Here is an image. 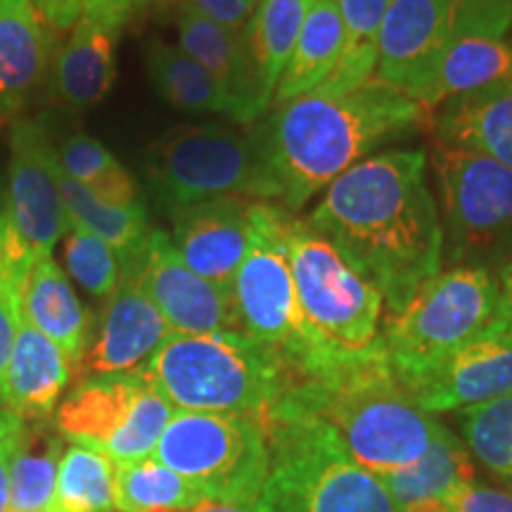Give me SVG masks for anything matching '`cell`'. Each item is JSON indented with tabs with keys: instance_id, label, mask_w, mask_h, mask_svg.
<instances>
[{
	"instance_id": "obj_1",
	"label": "cell",
	"mask_w": 512,
	"mask_h": 512,
	"mask_svg": "<svg viewBox=\"0 0 512 512\" xmlns=\"http://www.w3.org/2000/svg\"><path fill=\"white\" fill-rule=\"evenodd\" d=\"M306 223L380 290L399 316L444 264V228L425 150H387L342 174Z\"/></svg>"
},
{
	"instance_id": "obj_2",
	"label": "cell",
	"mask_w": 512,
	"mask_h": 512,
	"mask_svg": "<svg viewBox=\"0 0 512 512\" xmlns=\"http://www.w3.org/2000/svg\"><path fill=\"white\" fill-rule=\"evenodd\" d=\"M432 121L411 95L373 79L342 93L313 91L278 105L259 133L275 200L302 209L380 143Z\"/></svg>"
},
{
	"instance_id": "obj_3",
	"label": "cell",
	"mask_w": 512,
	"mask_h": 512,
	"mask_svg": "<svg viewBox=\"0 0 512 512\" xmlns=\"http://www.w3.org/2000/svg\"><path fill=\"white\" fill-rule=\"evenodd\" d=\"M278 406L330 427L349 456L377 477L418 463L446 430L396 380L382 337L373 349L339 358L323 373L294 382Z\"/></svg>"
},
{
	"instance_id": "obj_4",
	"label": "cell",
	"mask_w": 512,
	"mask_h": 512,
	"mask_svg": "<svg viewBox=\"0 0 512 512\" xmlns=\"http://www.w3.org/2000/svg\"><path fill=\"white\" fill-rule=\"evenodd\" d=\"M176 411L238 413L266 422L297 377L247 332L171 335L138 370Z\"/></svg>"
},
{
	"instance_id": "obj_5",
	"label": "cell",
	"mask_w": 512,
	"mask_h": 512,
	"mask_svg": "<svg viewBox=\"0 0 512 512\" xmlns=\"http://www.w3.org/2000/svg\"><path fill=\"white\" fill-rule=\"evenodd\" d=\"M264 425L271 472L256 503L261 512H403L320 420L275 406Z\"/></svg>"
},
{
	"instance_id": "obj_6",
	"label": "cell",
	"mask_w": 512,
	"mask_h": 512,
	"mask_svg": "<svg viewBox=\"0 0 512 512\" xmlns=\"http://www.w3.org/2000/svg\"><path fill=\"white\" fill-rule=\"evenodd\" d=\"M287 211L254 202L249 214V249L233 280V302L242 330L273 349L294 377L323 373L339 356L306 323L287 249Z\"/></svg>"
},
{
	"instance_id": "obj_7",
	"label": "cell",
	"mask_w": 512,
	"mask_h": 512,
	"mask_svg": "<svg viewBox=\"0 0 512 512\" xmlns=\"http://www.w3.org/2000/svg\"><path fill=\"white\" fill-rule=\"evenodd\" d=\"M498 316V283L482 266L441 271L399 316L389 318L382 347L389 368L415 396L453 354L486 337Z\"/></svg>"
},
{
	"instance_id": "obj_8",
	"label": "cell",
	"mask_w": 512,
	"mask_h": 512,
	"mask_svg": "<svg viewBox=\"0 0 512 512\" xmlns=\"http://www.w3.org/2000/svg\"><path fill=\"white\" fill-rule=\"evenodd\" d=\"M152 188L171 214L216 200H275L259 133L219 124L185 126L152 147Z\"/></svg>"
},
{
	"instance_id": "obj_9",
	"label": "cell",
	"mask_w": 512,
	"mask_h": 512,
	"mask_svg": "<svg viewBox=\"0 0 512 512\" xmlns=\"http://www.w3.org/2000/svg\"><path fill=\"white\" fill-rule=\"evenodd\" d=\"M152 458L171 467L209 501L259 503L271 472V444L261 420L238 413L176 411Z\"/></svg>"
},
{
	"instance_id": "obj_10",
	"label": "cell",
	"mask_w": 512,
	"mask_h": 512,
	"mask_svg": "<svg viewBox=\"0 0 512 512\" xmlns=\"http://www.w3.org/2000/svg\"><path fill=\"white\" fill-rule=\"evenodd\" d=\"M285 233L299 306L316 337L339 356L373 349L382 337L380 290L306 221L287 214Z\"/></svg>"
},
{
	"instance_id": "obj_11",
	"label": "cell",
	"mask_w": 512,
	"mask_h": 512,
	"mask_svg": "<svg viewBox=\"0 0 512 512\" xmlns=\"http://www.w3.org/2000/svg\"><path fill=\"white\" fill-rule=\"evenodd\" d=\"M176 408L140 373L86 377L55 411V427L76 446L136 463L155 453Z\"/></svg>"
},
{
	"instance_id": "obj_12",
	"label": "cell",
	"mask_w": 512,
	"mask_h": 512,
	"mask_svg": "<svg viewBox=\"0 0 512 512\" xmlns=\"http://www.w3.org/2000/svg\"><path fill=\"white\" fill-rule=\"evenodd\" d=\"M432 169L444 209L448 259L467 264L512 238V169L441 140L432 145Z\"/></svg>"
},
{
	"instance_id": "obj_13",
	"label": "cell",
	"mask_w": 512,
	"mask_h": 512,
	"mask_svg": "<svg viewBox=\"0 0 512 512\" xmlns=\"http://www.w3.org/2000/svg\"><path fill=\"white\" fill-rule=\"evenodd\" d=\"M60 159L41 126L19 121L10 136V188L3 221L31 259L53 256L67 235Z\"/></svg>"
},
{
	"instance_id": "obj_14",
	"label": "cell",
	"mask_w": 512,
	"mask_h": 512,
	"mask_svg": "<svg viewBox=\"0 0 512 512\" xmlns=\"http://www.w3.org/2000/svg\"><path fill=\"white\" fill-rule=\"evenodd\" d=\"M510 34L512 0H467L420 105L432 112L448 100L512 76Z\"/></svg>"
},
{
	"instance_id": "obj_15",
	"label": "cell",
	"mask_w": 512,
	"mask_h": 512,
	"mask_svg": "<svg viewBox=\"0 0 512 512\" xmlns=\"http://www.w3.org/2000/svg\"><path fill=\"white\" fill-rule=\"evenodd\" d=\"M136 264L145 290L176 335L245 332L233 292L192 271L162 230H152Z\"/></svg>"
},
{
	"instance_id": "obj_16",
	"label": "cell",
	"mask_w": 512,
	"mask_h": 512,
	"mask_svg": "<svg viewBox=\"0 0 512 512\" xmlns=\"http://www.w3.org/2000/svg\"><path fill=\"white\" fill-rule=\"evenodd\" d=\"M467 0H392L380 31L375 79L420 100L437 74Z\"/></svg>"
},
{
	"instance_id": "obj_17",
	"label": "cell",
	"mask_w": 512,
	"mask_h": 512,
	"mask_svg": "<svg viewBox=\"0 0 512 512\" xmlns=\"http://www.w3.org/2000/svg\"><path fill=\"white\" fill-rule=\"evenodd\" d=\"M171 335L174 330L145 290L133 259L124 264L117 290L110 294L102 313L98 335L74 370L81 380L138 373Z\"/></svg>"
},
{
	"instance_id": "obj_18",
	"label": "cell",
	"mask_w": 512,
	"mask_h": 512,
	"mask_svg": "<svg viewBox=\"0 0 512 512\" xmlns=\"http://www.w3.org/2000/svg\"><path fill=\"white\" fill-rule=\"evenodd\" d=\"M252 200H216L178 211L174 216L176 252L192 271L233 292L235 273L249 249Z\"/></svg>"
},
{
	"instance_id": "obj_19",
	"label": "cell",
	"mask_w": 512,
	"mask_h": 512,
	"mask_svg": "<svg viewBox=\"0 0 512 512\" xmlns=\"http://www.w3.org/2000/svg\"><path fill=\"white\" fill-rule=\"evenodd\" d=\"M512 394V337H479L437 370L415 401L427 413L463 411Z\"/></svg>"
},
{
	"instance_id": "obj_20",
	"label": "cell",
	"mask_w": 512,
	"mask_h": 512,
	"mask_svg": "<svg viewBox=\"0 0 512 512\" xmlns=\"http://www.w3.org/2000/svg\"><path fill=\"white\" fill-rule=\"evenodd\" d=\"M178 43L192 60L202 64L207 72L221 83L223 91L238 107L240 124H252L264 114L256 91L254 62L249 55L247 38L235 34L219 22L202 15L192 5L183 3L176 17Z\"/></svg>"
},
{
	"instance_id": "obj_21",
	"label": "cell",
	"mask_w": 512,
	"mask_h": 512,
	"mask_svg": "<svg viewBox=\"0 0 512 512\" xmlns=\"http://www.w3.org/2000/svg\"><path fill=\"white\" fill-rule=\"evenodd\" d=\"M126 17L91 10L76 22L74 34L55 64L57 91L76 110L93 107L110 93L117 74V41Z\"/></svg>"
},
{
	"instance_id": "obj_22",
	"label": "cell",
	"mask_w": 512,
	"mask_h": 512,
	"mask_svg": "<svg viewBox=\"0 0 512 512\" xmlns=\"http://www.w3.org/2000/svg\"><path fill=\"white\" fill-rule=\"evenodd\" d=\"M72 375L74 366L64 351L22 316L5 368L0 403L24 420L46 418L55 411Z\"/></svg>"
},
{
	"instance_id": "obj_23",
	"label": "cell",
	"mask_w": 512,
	"mask_h": 512,
	"mask_svg": "<svg viewBox=\"0 0 512 512\" xmlns=\"http://www.w3.org/2000/svg\"><path fill=\"white\" fill-rule=\"evenodd\" d=\"M437 140L482 152L512 169V76L437 107Z\"/></svg>"
},
{
	"instance_id": "obj_24",
	"label": "cell",
	"mask_w": 512,
	"mask_h": 512,
	"mask_svg": "<svg viewBox=\"0 0 512 512\" xmlns=\"http://www.w3.org/2000/svg\"><path fill=\"white\" fill-rule=\"evenodd\" d=\"M22 316L55 342L76 368L88 349V313L53 256H43L31 268Z\"/></svg>"
},
{
	"instance_id": "obj_25",
	"label": "cell",
	"mask_w": 512,
	"mask_h": 512,
	"mask_svg": "<svg viewBox=\"0 0 512 512\" xmlns=\"http://www.w3.org/2000/svg\"><path fill=\"white\" fill-rule=\"evenodd\" d=\"M46 60L36 0H0V117L22 105L46 72Z\"/></svg>"
},
{
	"instance_id": "obj_26",
	"label": "cell",
	"mask_w": 512,
	"mask_h": 512,
	"mask_svg": "<svg viewBox=\"0 0 512 512\" xmlns=\"http://www.w3.org/2000/svg\"><path fill=\"white\" fill-rule=\"evenodd\" d=\"M342 50L344 22L337 0H313L294 53L275 88V105H285L306 93L318 91L335 74L342 60Z\"/></svg>"
},
{
	"instance_id": "obj_27",
	"label": "cell",
	"mask_w": 512,
	"mask_h": 512,
	"mask_svg": "<svg viewBox=\"0 0 512 512\" xmlns=\"http://www.w3.org/2000/svg\"><path fill=\"white\" fill-rule=\"evenodd\" d=\"M313 0H259L247 27V48L254 62L259 105L266 112Z\"/></svg>"
},
{
	"instance_id": "obj_28",
	"label": "cell",
	"mask_w": 512,
	"mask_h": 512,
	"mask_svg": "<svg viewBox=\"0 0 512 512\" xmlns=\"http://www.w3.org/2000/svg\"><path fill=\"white\" fill-rule=\"evenodd\" d=\"M382 484L401 508L420 501H448L475 479V467L460 441L444 430L418 463L382 475Z\"/></svg>"
},
{
	"instance_id": "obj_29",
	"label": "cell",
	"mask_w": 512,
	"mask_h": 512,
	"mask_svg": "<svg viewBox=\"0 0 512 512\" xmlns=\"http://www.w3.org/2000/svg\"><path fill=\"white\" fill-rule=\"evenodd\" d=\"M147 72L157 93L176 110L188 114H228L230 119L238 121V107L233 98L185 50L155 43L147 53Z\"/></svg>"
},
{
	"instance_id": "obj_30",
	"label": "cell",
	"mask_w": 512,
	"mask_h": 512,
	"mask_svg": "<svg viewBox=\"0 0 512 512\" xmlns=\"http://www.w3.org/2000/svg\"><path fill=\"white\" fill-rule=\"evenodd\" d=\"M60 183L69 226H79L105 240L119 254L121 266L131 264L133 259L143 254L152 233L150 223H147L145 204L112 207V204L100 202L91 190L83 188L74 178L62 174Z\"/></svg>"
},
{
	"instance_id": "obj_31",
	"label": "cell",
	"mask_w": 512,
	"mask_h": 512,
	"mask_svg": "<svg viewBox=\"0 0 512 512\" xmlns=\"http://www.w3.org/2000/svg\"><path fill=\"white\" fill-rule=\"evenodd\" d=\"M204 501L209 498L195 484L152 456L114 463V508L119 512L192 510Z\"/></svg>"
},
{
	"instance_id": "obj_32",
	"label": "cell",
	"mask_w": 512,
	"mask_h": 512,
	"mask_svg": "<svg viewBox=\"0 0 512 512\" xmlns=\"http://www.w3.org/2000/svg\"><path fill=\"white\" fill-rule=\"evenodd\" d=\"M344 22V50L335 74L318 91L342 93L375 79L380 31L392 0H337Z\"/></svg>"
},
{
	"instance_id": "obj_33",
	"label": "cell",
	"mask_w": 512,
	"mask_h": 512,
	"mask_svg": "<svg viewBox=\"0 0 512 512\" xmlns=\"http://www.w3.org/2000/svg\"><path fill=\"white\" fill-rule=\"evenodd\" d=\"M114 460L72 444L62 453L48 512H114Z\"/></svg>"
},
{
	"instance_id": "obj_34",
	"label": "cell",
	"mask_w": 512,
	"mask_h": 512,
	"mask_svg": "<svg viewBox=\"0 0 512 512\" xmlns=\"http://www.w3.org/2000/svg\"><path fill=\"white\" fill-rule=\"evenodd\" d=\"M62 441L46 430L27 427L10 472V512H48L53 501Z\"/></svg>"
},
{
	"instance_id": "obj_35",
	"label": "cell",
	"mask_w": 512,
	"mask_h": 512,
	"mask_svg": "<svg viewBox=\"0 0 512 512\" xmlns=\"http://www.w3.org/2000/svg\"><path fill=\"white\" fill-rule=\"evenodd\" d=\"M460 422L475 456L489 470L512 479V394L463 408Z\"/></svg>"
},
{
	"instance_id": "obj_36",
	"label": "cell",
	"mask_w": 512,
	"mask_h": 512,
	"mask_svg": "<svg viewBox=\"0 0 512 512\" xmlns=\"http://www.w3.org/2000/svg\"><path fill=\"white\" fill-rule=\"evenodd\" d=\"M34 264L36 261L24 252L3 221V228H0V389H3L12 344L22 323L24 285Z\"/></svg>"
},
{
	"instance_id": "obj_37",
	"label": "cell",
	"mask_w": 512,
	"mask_h": 512,
	"mask_svg": "<svg viewBox=\"0 0 512 512\" xmlns=\"http://www.w3.org/2000/svg\"><path fill=\"white\" fill-rule=\"evenodd\" d=\"M64 261L76 283L93 297H110L117 290L121 271H124L119 254L98 235L79 226H69L67 230Z\"/></svg>"
},
{
	"instance_id": "obj_38",
	"label": "cell",
	"mask_w": 512,
	"mask_h": 512,
	"mask_svg": "<svg viewBox=\"0 0 512 512\" xmlns=\"http://www.w3.org/2000/svg\"><path fill=\"white\" fill-rule=\"evenodd\" d=\"M57 159H60L62 174L74 178L76 183L86 185V188L107 178L121 166L119 159L100 140L83 136V133L67 138V143L57 152Z\"/></svg>"
},
{
	"instance_id": "obj_39",
	"label": "cell",
	"mask_w": 512,
	"mask_h": 512,
	"mask_svg": "<svg viewBox=\"0 0 512 512\" xmlns=\"http://www.w3.org/2000/svg\"><path fill=\"white\" fill-rule=\"evenodd\" d=\"M27 420L10 408L0 406V512H10V472L24 434Z\"/></svg>"
},
{
	"instance_id": "obj_40",
	"label": "cell",
	"mask_w": 512,
	"mask_h": 512,
	"mask_svg": "<svg viewBox=\"0 0 512 512\" xmlns=\"http://www.w3.org/2000/svg\"><path fill=\"white\" fill-rule=\"evenodd\" d=\"M185 3L219 22L221 27L245 36L259 0H185Z\"/></svg>"
},
{
	"instance_id": "obj_41",
	"label": "cell",
	"mask_w": 512,
	"mask_h": 512,
	"mask_svg": "<svg viewBox=\"0 0 512 512\" xmlns=\"http://www.w3.org/2000/svg\"><path fill=\"white\" fill-rule=\"evenodd\" d=\"M456 512H512V496L467 484L446 501Z\"/></svg>"
},
{
	"instance_id": "obj_42",
	"label": "cell",
	"mask_w": 512,
	"mask_h": 512,
	"mask_svg": "<svg viewBox=\"0 0 512 512\" xmlns=\"http://www.w3.org/2000/svg\"><path fill=\"white\" fill-rule=\"evenodd\" d=\"M93 3L95 0H36V8L53 29H74Z\"/></svg>"
},
{
	"instance_id": "obj_43",
	"label": "cell",
	"mask_w": 512,
	"mask_h": 512,
	"mask_svg": "<svg viewBox=\"0 0 512 512\" xmlns=\"http://www.w3.org/2000/svg\"><path fill=\"white\" fill-rule=\"evenodd\" d=\"M489 335L512 337V261L501 273V285H498V316Z\"/></svg>"
},
{
	"instance_id": "obj_44",
	"label": "cell",
	"mask_w": 512,
	"mask_h": 512,
	"mask_svg": "<svg viewBox=\"0 0 512 512\" xmlns=\"http://www.w3.org/2000/svg\"><path fill=\"white\" fill-rule=\"evenodd\" d=\"M192 512H261L259 505H233V503H221V501H204L197 505Z\"/></svg>"
},
{
	"instance_id": "obj_45",
	"label": "cell",
	"mask_w": 512,
	"mask_h": 512,
	"mask_svg": "<svg viewBox=\"0 0 512 512\" xmlns=\"http://www.w3.org/2000/svg\"><path fill=\"white\" fill-rule=\"evenodd\" d=\"M403 512H456V510L444 501H420V503L408 505V508H403Z\"/></svg>"
},
{
	"instance_id": "obj_46",
	"label": "cell",
	"mask_w": 512,
	"mask_h": 512,
	"mask_svg": "<svg viewBox=\"0 0 512 512\" xmlns=\"http://www.w3.org/2000/svg\"><path fill=\"white\" fill-rule=\"evenodd\" d=\"M124 3L131 10H136V8H143V5H150V3H166V0H124Z\"/></svg>"
},
{
	"instance_id": "obj_47",
	"label": "cell",
	"mask_w": 512,
	"mask_h": 512,
	"mask_svg": "<svg viewBox=\"0 0 512 512\" xmlns=\"http://www.w3.org/2000/svg\"><path fill=\"white\" fill-rule=\"evenodd\" d=\"M195 510V508H192ZM192 510H164V512H192Z\"/></svg>"
},
{
	"instance_id": "obj_48",
	"label": "cell",
	"mask_w": 512,
	"mask_h": 512,
	"mask_svg": "<svg viewBox=\"0 0 512 512\" xmlns=\"http://www.w3.org/2000/svg\"><path fill=\"white\" fill-rule=\"evenodd\" d=\"M0 228H3V211H0Z\"/></svg>"
}]
</instances>
